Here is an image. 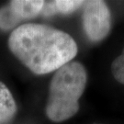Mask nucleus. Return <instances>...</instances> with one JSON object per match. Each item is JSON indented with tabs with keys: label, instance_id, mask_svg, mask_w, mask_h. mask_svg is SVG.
Instances as JSON below:
<instances>
[{
	"label": "nucleus",
	"instance_id": "4",
	"mask_svg": "<svg viewBox=\"0 0 124 124\" xmlns=\"http://www.w3.org/2000/svg\"><path fill=\"white\" fill-rule=\"evenodd\" d=\"M44 3V1L40 0H12L8 6L15 16L21 21L40 15Z\"/></svg>",
	"mask_w": 124,
	"mask_h": 124
},
{
	"label": "nucleus",
	"instance_id": "2",
	"mask_svg": "<svg viewBox=\"0 0 124 124\" xmlns=\"http://www.w3.org/2000/svg\"><path fill=\"white\" fill-rule=\"evenodd\" d=\"M87 80L85 66L79 62H70L55 71L50 82L46 104V116L53 122L69 120L79 110V99Z\"/></svg>",
	"mask_w": 124,
	"mask_h": 124
},
{
	"label": "nucleus",
	"instance_id": "7",
	"mask_svg": "<svg viewBox=\"0 0 124 124\" xmlns=\"http://www.w3.org/2000/svg\"><path fill=\"white\" fill-rule=\"evenodd\" d=\"M20 20L18 19L15 14L12 12L9 6L4 7L0 9V29L8 31L9 29L16 26Z\"/></svg>",
	"mask_w": 124,
	"mask_h": 124
},
{
	"label": "nucleus",
	"instance_id": "5",
	"mask_svg": "<svg viewBox=\"0 0 124 124\" xmlns=\"http://www.w3.org/2000/svg\"><path fill=\"white\" fill-rule=\"evenodd\" d=\"M17 113V104L8 87L0 81V124L9 122Z\"/></svg>",
	"mask_w": 124,
	"mask_h": 124
},
{
	"label": "nucleus",
	"instance_id": "1",
	"mask_svg": "<svg viewBox=\"0 0 124 124\" xmlns=\"http://www.w3.org/2000/svg\"><path fill=\"white\" fill-rule=\"evenodd\" d=\"M8 48L35 75L57 71L75 57L77 44L68 33L49 25L27 23L8 37Z\"/></svg>",
	"mask_w": 124,
	"mask_h": 124
},
{
	"label": "nucleus",
	"instance_id": "8",
	"mask_svg": "<svg viewBox=\"0 0 124 124\" xmlns=\"http://www.w3.org/2000/svg\"><path fill=\"white\" fill-rule=\"evenodd\" d=\"M111 73L119 83L124 85V49L111 64Z\"/></svg>",
	"mask_w": 124,
	"mask_h": 124
},
{
	"label": "nucleus",
	"instance_id": "6",
	"mask_svg": "<svg viewBox=\"0 0 124 124\" xmlns=\"http://www.w3.org/2000/svg\"><path fill=\"white\" fill-rule=\"evenodd\" d=\"M85 1H77V0H55L45 2L42 13L45 16H51L53 14H71L76 11L81 7H84Z\"/></svg>",
	"mask_w": 124,
	"mask_h": 124
},
{
	"label": "nucleus",
	"instance_id": "3",
	"mask_svg": "<svg viewBox=\"0 0 124 124\" xmlns=\"http://www.w3.org/2000/svg\"><path fill=\"white\" fill-rule=\"evenodd\" d=\"M83 27L87 39L98 42L108 35L111 29V15L102 0L85 1L83 9Z\"/></svg>",
	"mask_w": 124,
	"mask_h": 124
}]
</instances>
